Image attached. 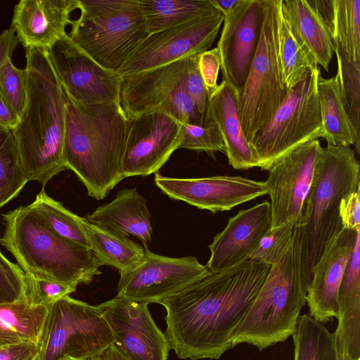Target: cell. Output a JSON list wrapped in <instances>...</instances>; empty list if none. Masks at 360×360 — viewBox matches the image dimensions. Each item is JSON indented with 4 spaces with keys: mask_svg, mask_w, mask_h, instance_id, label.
Instances as JSON below:
<instances>
[{
    "mask_svg": "<svg viewBox=\"0 0 360 360\" xmlns=\"http://www.w3.org/2000/svg\"><path fill=\"white\" fill-rule=\"evenodd\" d=\"M86 219L114 233L138 238L148 248L153 229L146 200L135 188L117 192L110 202L96 208Z\"/></svg>",
    "mask_w": 360,
    "mask_h": 360,
    "instance_id": "cell-25",
    "label": "cell"
},
{
    "mask_svg": "<svg viewBox=\"0 0 360 360\" xmlns=\"http://www.w3.org/2000/svg\"><path fill=\"white\" fill-rule=\"evenodd\" d=\"M338 70L335 75L341 100L354 139V148L360 153V64L349 61L334 46Z\"/></svg>",
    "mask_w": 360,
    "mask_h": 360,
    "instance_id": "cell-35",
    "label": "cell"
},
{
    "mask_svg": "<svg viewBox=\"0 0 360 360\" xmlns=\"http://www.w3.org/2000/svg\"><path fill=\"white\" fill-rule=\"evenodd\" d=\"M182 140L181 123L162 111L129 118L123 158L124 178L157 173Z\"/></svg>",
    "mask_w": 360,
    "mask_h": 360,
    "instance_id": "cell-16",
    "label": "cell"
},
{
    "mask_svg": "<svg viewBox=\"0 0 360 360\" xmlns=\"http://www.w3.org/2000/svg\"><path fill=\"white\" fill-rule=\"evenodd\" d=\"M224 18L219 13L148 34L117 74L122 79L208 51Z\"/></svg>",
    "mask_w": 360,
    "mask_h": 360,
    "instance_id": "cell-12",
    "label": "cell"
},
{
    "mask_svg": "<svg viewBox=\"0 0 360 360\" xmlns=\"http://www.w3.org/2000/svg\"><path fill=\"white\" fill-rule=\"evenodd\" d=\"M78 0H22L14 8L11 27L27 51L48 50L66 33Z\"/></svg>",
    "mask_w": 360,
    "mask_h": 360,
    "instance_id": "cell-22",
    "label": "cell"
},
{
    "mask_svg": "<svg viewBox=\"0 0 360 360\" xmlns=\"http://www.w3.org/2000/svg\"><path fill=\"white\" fill-rule=\"evenodd\" d=\"M29 207L58 236L91 249L84 226V217H79L61 202L49 197L42 190Z\"/></svg>",
    "mask_w": 360,
    "mask_h": 360,
    "instance_id": "cell-33",
    "label": "cell"
},
{
    "mask_svg": "<svg viewBox=\"0 0 360 360\" xmlns=\"http://www.w3.org/2000/svg\"><path fill=\"white\" fill-rule=\"evenodd\" d=\"M148 34L221 13L212 0H139Z\"/></svg>",
    "mask_w": 360,
    "mask_h": 360,
    "instance_id": "cell-28",
    "label": "cell"
},
{
    "mask_svg": "<svg viewBox=\"0 0 360 360\" xmlns=\"http://www.w3.org/2000/svg\"><path fill=\"white\" fill-rule=\"evenodd\" d=\"M320 68L310 70L290 89L267 124L250 143L258 167L269 170L285 155L322 135L316 82Z\"/></svg>",
    "mask_w": 360,
    "mask_h": 360,
    "instance_id": "cell-8",
    "label": "cell"
},
{
    "mask_svg": "<svg viewBox=\"0 0 360 360\" xmlns=\"http://www.w3.org/2000/svg\"><path fill=\"white\" fill-rule=\"evenodd\" d=\"M302 262L301 229L295 224L287 248L271 266L250 308L231 333L232 348L248 343L262 351L292 336L306 304L308 284Z\"/></svg>",
    "mask_w": 360,
    "mask_h": 360,
    "instance_id": "cell-5",
    "label": "cell"
},
{
    "mask_svg": "<svg viewBox=\"0 0 360 360\" xmlns=\"http://www.w3.org/2000/svg\"><path fill=\"white\" fill-rule=\"evenodd\" d=\"M60 84L68 98L79 104L120 103L122 79L80 49L68 34L48 50Z\"/></svg>",
    "mask_w": 360,
    "mask_h": 360,
    "instance_id": "cell-13",
    "label": "cell"
},
{
    "mask_svg": "<svg viewBox=\"0 0 360 360\" xmlns=\"http://www.w3.org/2000/svg\"><path fill=\"white\" fill-rule=\"evenodd\" d=\"M282 13L297 38L307 47L317 65L328 71L334 55L331 36L307 0H282Z\"/></svg>",
    "mask_w": 360,
    "mask_h": 360,
    "instance_id": "cell-26",
    "label": "cell"
},
{
    "mask_svg": "<svg viewBox=\"0 0 360 360\" xmlns=\"http://www.w3.org/2000/svg\"><path fill=\"white\" fill-rule=\"evenodd\" d=\"M337 360H355V359L352 358L350 356L345 354H342L338 351ZM357 360H360V359H357Z\"/></svg>",
    "mask_w": 360,
    "mask_h": 360,
    "instance_id": "cell-51",
    "label": "cell"
},
{
    "mask_svg": "<svg viewBox=\"0 0 360 360\" xmlns=\"http://www.w3.org/2000/svg\"><path fill=\"white\" fill-rule=\"evenodd\" d=\"M49 309L28 300L0 304V347L22 342L39 344Z\"/></svg>",
    "mask_w": 360,
    "mask_h": 360,
    "instance_id": "cell-27",
    "label": "cell"
},
{
    "mask_svg": "<svg viewBox=\"0 0 360 360\" xmlns=\"http://www.w3.org/2000/svg\"><path fill=\"white\" fill-rule=\"evenodd\" d=\"M317 94L322 122L321 137L327 146H354V139L339 92L335 76H317Z\"/></svg>",
    "mask_w": 360,
    "mask_h": 360,
    "instance_id": "cell-29",
    "label": "cell"
},
{
    "mask_svg": "<svg viewBox=\"0 0 360 360\" xmlns=\"http://www.w3.org/2000/svg\"><path fill=\"white\" fill-rule=\"evenodd\" d=\"M356 231L342 228L328 243L312 270L306 303L309 316L325 323L337 315V295L346 266L354 251Z\"/></svg>",
    "mask_w": 360,
    "mask_h": 360,
    "instance_id": "cell-21",
    "label": "cell"
},
{
    "mask_svg": "<svg viewBox=\"0 0 360 360\" xmlns=\"http://www.w3.org/2000/svg\"><path fill=\"white\" fill-rule=\"evenodd\" d=\"M205 121L217 127L229 164L233 168L248 169L258 167V158L242 129L238 93L226 80H222L208 97Z\"/></svg>",
    "mask_w": 360,
    "mask_h": 360,
    "instance_id": "cell-23",
    "label": "cell"
},
{
    "mask_svg": "<svg viewBox=\"0 0 360 360\" xmlns=\"http://www.w3.org/2000/svg\"><path fill=\"white\" fill-rule=\"evenodd\" d=\"M59 360H79V359H73V358H71V357H63L61 359H60Z\"/></svg>",
    "mask_w": 360,
    "mask_h": 360,
    "instance_id": "cell-52",
    "label": "cell"
},
{
    "mask_svg": "<svg viewBox=\"0 0 360 360\" xmlns=\"http://www.w3.org/2000/svg\"><path fill=\"white\" fill-rule=\"evenodd\" d=\"M26 282L27 297L29 302L35 305L46 307L48 309L55 302L70 295L77 288L60 282L29 276H26Z\"/></svg>",
    "mask_w": 360,
    "mask_h": 360,
    "instance_id": "cell-41",
    "label": "cell"
},
{
    "mask_svg": "<svg viewBox=\"0 0 360 360\" xmlns=\"http://www.w3.org/2000/svg\"><path fill=\"white\" fill-rule=\"evenodd\" d=\"M281 4L282 0H264L257 49L238 94L241 126L250 144L267 124L288 94L279 57Z\"/></svg>",
    "mask_w": 360,
    "mask_h": 360,
    "instance_id": "cell-7",
    "label": "cell"
},
{
    "mask_svg": "<svg viewBox=\"0 0 360 360\" xmlns=\"http://www.w3.org/2000/svg\"><path fill=\"white\" fill-rule=\"evenodd\" d=\"M339 213L343 228L353 231L360 229V188L341 200Z\"/></svg>",
    "mask_w": 360,
    "mask_h": 360,
    "instance_id": "cell-44",
    "label": "cell"
},
{
    "mask_svg": "<svg viewBox=\"0 0 360 360\" xmlns=\"http://www.w3.org/2000/svg\"><path fill=\"white\" fill-rule=\"evenodd\" d=\"M101 359L102 360H128L114 343L104 352Z\"/></svg>",
    "mask_w": 360,
    "mask_h": 360,
    "instance_id": "cell-49",
    "label": "cell"
},
{
    "mask_svg": "<svg viewBox=\"0 0 360 360\" xmlns=\"http://www.w3.org/2000/svg\"><path fill=\"white\" fill-rule=\"evenodd\" d=\"M0 95L6 105L20 118L26 104L25 69L16 68L11 58L0 69Z\"/></svg>",
    "mask_w": 360,
    "mask_h": 360,
    "instance_id": "cell-38",
    "label": "cell"
},
{
    "mask_svg": "<svg viewBox=\"0 0 360 360\" xmlns=\"http://www.w3.org/2000/svg\"><path fill=\"white\" fill-rule=\"evenodd\" d=\"M39 344L22 342L0 347V360H38Z\"/></svg>",
    "mask_w": 360,
    "mask_h": 360,
    "instance_id": "cell-45",
    "label": "cell"
},
{
    "mask_svg": "<svg viewBox=\"0 0 360 360\" xmlns=\"http://www.w3.org/2000/svg\"><path fill=\"white\" fill-rule=\"evenodd\" d=\"M71 39L104 68L117 72L149 34L139 0L108 13L72 20Z\"/></svg>",
    "mask_w": 360,
    "mask_h": 360,
    "instance_id": "cell-10",
    "label": "cell"
},
{
    "mask_svg": "<svg viewBox=\"0 0 360 360\" xmlns=\"http://www.w3.org/2000/svg\"><path fill=\"white\" fill-rule=\"evenodd\" d=\"M84 226L91 250L103 265L111 266L122 274L132 269L143 257L144 248L128 236L94 225L85 217Z\"/></svg>",
    "mask_w": 360,
    "mask_h": 360,
    "instance_id": "cell-30",
    "label": "cell"
},
{
    "mask_svg": "<svg viewBox=\"0 0 360 360\" xmlns=\"http://www.w3.org/2000/svg\"><path fill=\"white\" fill-rule=\"evenodd\" d=\"M212 1L224 16L236 5L238 0H212Z\"/></svg>",
    "mask_w": 360,
    "mask_h": 360,
    "instance_id": "cell-50",
    "label": "cell"
},
{
    "mask_svg": "<svg viewBox=\"0 0 360 360\" xmlns=\"http://www.w3.org/2000/svg\"><path fill=\"white\" fill-rule=\"evenodd\" d=\"M208 271L194 256L169 257L145 249L143 257L135 266L120 274L117 296L158 304Z\"/></svg>",
    "mask_w": 360,
    "mask_h": 360,
    "instance_id": "cell-14",
    "label": "cell"
},
{
    "mask_svg": "<svg viewBox=\"0 0 360 360\" xmlns=\"http://www.w3.org/2000/svg\"><path fill=\"white\" fill-rule=\"evenodd\" d=\"M198 68L209 97L219 85L217 79L221 60L217 47L198 54Z\"/></svg>",
    "mask_w": 360,
    "mask_h": 360,
    "instance_id": "cell-43",
    "label": "cell"
},
{
    "mask_svg": "<svg viewBox=\"0 0 360 360\" xmlns=\"http://www.w3.org/2000/svg\"><path fill=\"white\" fill-rule=\"evenodd\" d=\"M264 16V0H238L224 15L217 43L222 80L238 93L244 86L256 53Z\"/></svg>",
    "mask_w": 360,
    "mask_h": 360,
    "instance_id": "cell-18",
    "label": "cell"
},
{
    "mask_svg": "<svg viewBox=\"0 0 360 360\" xmlns=\"http://www.w3.org/2000/svg\"><path fill=\"white\" fill-rule=\"evenodd\" d=\"M19 119V117L6 105L0 95V127L14 129Z\"/></svg>",
    "mask_w": 360,
    "mask_h": 360,
    "instance_id": "cell-48",
    "label": "cell"
},
{
    "mask_svg": "<svg viewBox=\"0 0 360 360\" xmlns=\"http://www.w3.org/2000/svg\"><path fill=\"white\" fill-rule=\"evenodd\" d=\"M27 300L26 276L19 265L10 262L0 251V304Z\"/></svg>",
    "mask_w": 360,
    "mask_h": 360,
    "instance_id": "cell-40",
    "label": "cell"
},
{
    "mask_svg": "<svg viewBox=\"0 0 360 360\" xmlns=\"http://www.w3.org/2000/svg\"><path fill=\"white\" fill-rule=\"evenodd\" d=\"M360 188V165L351 146H321L312 183L297 224L301 229L303 276L312 270L328 243L343 228L341 200Z\"/></svg>",
    "mask_w": 360,
    "mask_h": 360,
    "instance_id": "cell-6",
    "label": "cell"
},
{
    "mask_svg": "<svg viewBox=\"0 0 360 360\" xmlns=\"http://www.w3.org/2000/svg\"><path fill=\"white\" fill-rule=\"evenodd\" d=\"M185 89L200 114L205 117L208 95L198 68V54L187 57Z\"/></svg>",
    "mask_w": 360,
    "mask_h": 360,
    "instance_id": "cell-42",
    "label": "cell"
},
{
    "mask_svg": "<svg viewBox=\"0 0 360 360\" xmlns=\"http://www.w3.org/2000/svg\"><path fill=\"white\" fill-rule=\"evenodd\" d=\"M27 181L13 129L0 127V207L17 196Z\"/></svg>",
    "mask_w": 360,
    "mask_h": 360,
    "instance_id": "cell-36",
    "label": "cell"
},
{
    "mask_svg": "<svg viewBox=\"0 0 360 360\" xmlns=\"http://www.w3.org/2000/svg\"><path fill=\"white\" fill-rule=\"evenodd\" d=\"M271 266L247 259L210 271L158 304L166 309L165 335L183 359H219L232 348L229 336L262 288Z\"/></svg>",
    "mask_w": 360,
    "mask_h": 360,
    "instance_id": "cell-1",
    "label": "cell"
},
{
    "mask_svg": "<svg viewBox=\"0 0 360 360\" xmlns=\"http://www.w3.org/2000/svg\"><path fill=\"white\" fill-rule=\"evenodd\" d=\"M20 41L14 32L10 27L0 34V69L11 58V56L18 47Z\"/></svg>",
    "mask_w": 360,
    "mask_h": 360,
    "instance_id": "cell-47",
    "label": "cell"
},
{
    "mask_svg": "<svg viewBox=\"0 0 360 360\" xmlns=\"http://www.w3.org/2000/svg\"><path fill=\"white\" fill-rule=\"evenodd\" d=\"M321 148L318 139L308 141L285 155L268 170L264 184L270 198L271 229L288 222L298 223Z\"/></svg>",
    "mask_w": 360,
    "mask_h": 360,
    "instance_id": "cell-15",
    "label": "cell"
},
{
    "mask_svg": "<svg viewBox=\"0 0 360 360\" xmlns=\"http://www.w3.org/2000/svg\"><path fill=\"white\" fill-rule=\"evenodd\" d=\"M309 5L328 29L331 38L334 26L333 0H307Z\"/></svg>",
    "mask_w": 360,
    "mask_h": 360,
    "instance_id": "cell-46",
    "label": "cell"
},
{
    "mask_svg": "<svg viewBox=\"0 0 360 360\" xmlns=\"http://www.w3.org/2000/svg\"><path fill=\"white\" fill-rule=\"evenodd\" d=\"M338 351L360 359V233L346 266L337 295Z\"/></svg>",
    "mask_w": 360,
    "mask_h": 360,
    "instance_id": "cell-24",
    "label": "cell"
},
{
    "mask_svg": "<svg viewBox=\"0 0 360 360\" xmlns=\"http://www.w3.org/2000/svg\"><path fill=\"white\" fill-rule=\"evenodd\" d=\"M128 128L129 118L120 104H79L66 96L65 165L83 183L89 195L97 200L124 179Z\"/></svg>",
    "mask_w": 360,
    "mask_h": 360,
    "instance_id": "cell-3",
    "label": "cell"
},
{
    "mask_svg": "<svg viewBox=\"0 0 360 360\" xmlns=\"http://www.w3.org/2000/svg\"><path fill=\"white\" fill-rule=\"evenodd\" d=\"M279 57L287 91L301 82L318 65L307 47L297 38L282 13L279 26Z\"/></svg>",
    "mask_w": 360,
    "mask_h": 360,
    "instance_id": "cell-32",
    "label": "cell"
},
{
    "mask_svg": "<svg viewBox=\"0 0 360 360\" xmlns=\"http://www.w3.org/2000/svg\"><path fill=\"white\" fill-rule=\"evenodd\" d=\"M148 305L117 296L96 305L110 326L113 343L128 360H167L169 344Z\"/></svg>",
    "mask_w": 360,
    "mask_h": 360,
    "instance_id": "cell-17",
    "label": "cell"
},
{
    "mask_svg": "<svg viewBox=\"0 0 360 360\" xmlns=\"http://www.w3.org/2000/svg\"><path fill=\"white\" fill-rule=\"evenodd\" d=\"M292 336L294 360H337L335 333L309 314L299 316Z\"/></svg>",
    "mask_w": 360,
    "mask_h": 360,
    "instance_id": "cell-31",
    "label": "cell"
},
{
    "mask_svg": "<svg viewBox=\"0 0 360 360\" xmlns=\"http://www.w3.org/2000/svg\"><path fill=\"white\" fill-rule=\"evenodd\" d=\"M186 60L187 57L122 78L120 103L126 116L158 110L181 124H204L205 117L185 89Z\"/></svg>",
    "mask_w": 360,
    "mask_h": 360,
    "instance_id": "cell-11",
    "label": "cell"
},
{
    "mask_svg": "<svg viewBox=\"0 0 360 360\" xmlns=\"http://www.w3.org/2000/svg\"><path fill=\"white\" fill-rule=\"evenodd\" d=\"M271 224L269 200L240 210L214 237L208 247L210 257L206 267L218 271L248 259L261 239L271 231Z\"/></svg>",
    "mask_w": 360,
    "mask_h": 360,
    "instance_id": "cell-20",
    "label": "cell"
},
{
    "mask_svg": "<svg viewBox=\"0 0 360 360\" xmlns=\"http://www.w3.org/2000/svg\"><path fill=\"white\" fill-rule=\"evenodd\" d=\"M154 181L169 198L212 213L229 211L267 194L264 181L240 176L174 178L157 172Z\"/></svg>",
    "mask_w": 360,
    "mask_h": 360,
    "instance_id": "cell-19",
    "label": "cell"
},
{
    "mask_svg": "<svg viewBox=\"0 0 360 360\" xmlns=\"http://www.w3.org/2000/svg\"><path fill=\"white\" fill-rule=\"evenodd\" d=\"M295 224L288 222L271 229L259 241L248 259L274 265L287 248L293 234Z\"/></svg>",
    "mask_w": 360,
    "mask_h": 360,
    "instance_id": "cell-39",
    "label": "cell"
},
{
    "mask_svg": "<svg viewBox=\"0 0 360 360\" xmlns=\"http://www.w3.org/2000/svg\"><path fill=\"white\" fill-rule=\"evenodd\" d=\"M332 41L345 57L360 64V0H333Z\"/></svg>",
    "mask_w": 360,
    "mask_h": 360,
    "instance_id": "cell-34",
    "label": "cell"
},
{
    "mask_svg": "<svg viewBox=\"0 0 360 360\" xmlns=\"http://www.w3.org/2000/svg\"><path fill=\"white\" fill-rule=\"evenodd\" d=\"M0 243L26 276L77 287L90 283L103 264L94 252L53 232L27 206L3 214Z\"/></svg>",
    "mask_w": 360,
    "mask_h": 360,
    "instance_id": "cell-4",
    "label": "cell"
},
{
    "mask_svg": "<svg viewBox=\"0 0 360 360\" xmlns=\"http://www.w3.org/2000/svg\"><path fill=\"white\" fill-rule=\"evenodd\" d=\"M26 104L13 129L27 179L45 185L67 169L64 158L66 96L46 50L26 51Z\"/></svg>",
    "mask_w": 360,
    "mask_h": 360,
    "instance_id": "cell-2",
    "label": "cell"
},
{
    "mask_svg": "<svg viewBox=\"0 0 360 360\" xmlns=\"http://www.w3.org/2000/svg\"><path fill=\"white\" fill-rule=\"evenodd\" d=\"M182 140L179 148L206 152L214 158V153H225V146L217 127L205 121L202 125L181 124Z\"/></svg>",
    "mask_w": 360,
    "mask_h": 360,
    "instance_id": "cell-37",
    "label": "cell"
},
{
    "mask_svg": "<svg viewBox=\"0 0 360 360\" xmlns=\"http://www.w3.org/2000/svg\"><path fill=\"white\" fill-rule=\"evenodd\" d=\"M91 360H102L101 359V357H98V358H95V359H92Z\"/></svg>",
    "mask_w": 360,
    "mask_h": 360,
    "instance_id": "cell-53",
    "label": "cell"
},
{
    "mask_svg": "<svg viewBox=\"0 0 360 360\" xmlns=\"http://www.w3.org/2000/svg\"><path fill=\"white\" fill-rule=\"evenodd\" d=\"M113 342L98 307L68 295L49 307L38 360H91L101 357Z\"/></svg>",
    "mask_w": 360,
    "mask_h": 360,
    "instance_id": "cell-9",
    "label": "cell"
}]
</instances>
